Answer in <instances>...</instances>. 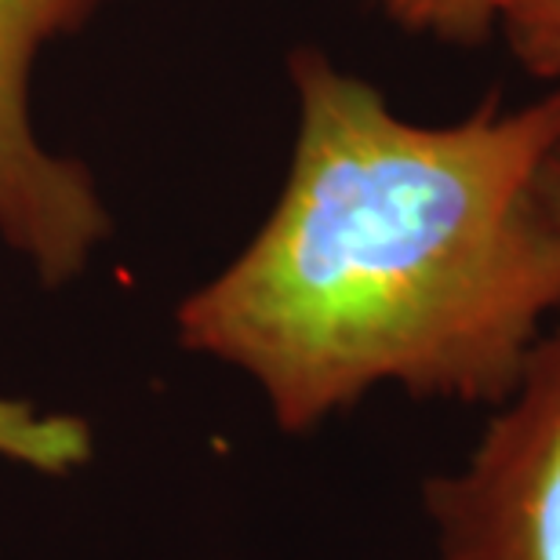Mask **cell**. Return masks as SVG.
I'll return each instance as SVG.
<instances>
[{
  "mask_svg": "<svg viewBox=\"0 0 560 560\" xmlns=\"http://www.w3.org/2000/svg\"><path fill=\"white\" fill-rule=\"evenodd\" d=\"M106 0H0V244L48 288L81 277L114 233L92 172L51 153L33 128L37 55L84 30Z\"/></svg>",
  "mask_w": 560,
  "mask_h": 560,
  "instance_id": "obj_3",
  "label": "cell"
},
{
  "mask_svg": "<svg viewBox=\"0 0 560 560\" xmlns=\"http://www.w3.org/2000/svg\"><path fill=\"white\" fill-rule=\"evenodd\" d=\"M288 73L299 120L284 186L237 259L178 302L183 350L248 375L284 433L383 386L499 405L560 313L546 194L560 84L419 125L317 48Z\"/></svg>",
  "mask_w": 560,
  "mask_h": 560,
  "instance_id": "obj_1",
  "label": "cell"
},
{
  "mask_svg": "<svg viewBox=\"0 0 560 560\" xmlns=\"http://www.w3.org/2000/svg\"><path fill=\"white\" fill-rule=\"evenodd\" d=\"M92 455L88 425L62 411H40L30 400L0 397V463L37 474H70Z\"/></svg>",
  "mask_w": 560,
  "mask_h": 560,
  "instance_id": "obj_4",
  "label": "cell"
},
{
  "mask_svg": "<svg viewBox=\"0 0 560 560\" xmlns=\"http://www.w3.org/2000/svg\"><path fill=\"white\" fill-rule=\"evenodd\" d=\"M400 33L441 44H485L495 37L506 0H375Z\"/></svg>",
  "mask_w": 560,
  "mask_h": 560,
  "instance_id": "obj_5",
  "label": "cell"
},
{
  "mask_svg": "<svg viewBox=\"0 0 560 560\" xmlns=\"http://www.w3.org/2000/svg\"><path fill=\"white\" fill-rule=\"evenodd\" d=\"M495 33L524 73L560 84V0H506Z\"/></svg>",
  "mask_w": 560,
  "mask_h": 560,
  "instance_id": "obj_6",
  "label": "cell"
},
{
  "mask_svg": "<svg viewBox=\"0 0 560 560\" xmlns=\"http://www.w3.org/2000/svg\"><path fill=\"white\" fill-rule=\"evenodd\" d=\"M546 194H550V205H553L557 219H560V150L553 153L550 172H546Z\"/></svg>",
  "mask_w": 560,
  "mask_h": 560,
  "instance_id": "obj_7",
  "label": "cell"
},
{
  "mask_svg": "<svg viewBox=\"0 0 560 560\" xmlns=\"http://www.w3.org/2000/svg\"><path fill=\"white\" fill-rule=\"evenodd\" d=\"M422 502L436 560H560V320Z\"/></svg>",
  "mask_w": 560,
  "mask_h": 560,
  "instance_id": "obj_2",
  "label": "cell"
}]
</instances>
